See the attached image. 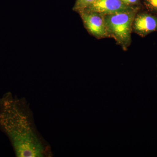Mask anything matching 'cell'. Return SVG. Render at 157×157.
<instances>
[{"mask_svg": "<svg viewBox=\"0 0 157 157\" xmlns=\"http://www.w3.org/2000/svg\"><path fill=\"white\" fill-rule=\"evenodd\" d=\"M140 10L104 15L109 38H113L124 50H127L132 43L133 21Z\"/></svg>", "mask_w": 157, "mask_h": 157, "instance_id": "obj_1", "label": "cell"}, {"mask_svg": "<svg viewBox=\"0 0 157 157\" xmlns=\"http://www.w3.org/2000/svg\"><path fill=\"white\" fill-rule=\"evenodd\" d=\"M78 13L84 27L90 35L98 39L109 38L103 14L86 10Z\"/></svg>", "mask_w": 157, "mask_h": 157, "instance_id": "obj_2", "label": "cell"}, {"mask_svg": "<svg viewBox=\"0 0 157 157\" xmlns=\"http://www.w3.org/2000/svg\"><path fill=\"white\" fill-rule=\"evenodd\" d=\"M140 6L136 7L127 6L121 0H96L94 2L83 10L94 11L103 15H106L140 10Z\"/></svg>", "mask_w": 157, "mask_h": 157, "instance_id": "obj_3", "label": "cell"}, {"mask_svg": "<svg viewBox=\"0 0 157 157\" xmlns=\"http://www.w3.org/2000/svg\"><path fill=\"white\" fill-rule=\"evenodd\" d=\"M144 37L153 32L157 31V15L148 12L138 11L135 15L132 32Z\"/></svg>", "mask_w": 157, "mask_h": 157, "instance_id": "obj_4", "label": "cell"}, {"mask_svg": "<svg viewBox=\"0 0 157 157\" xmlns=\"http://www.w3.org/2000/svg\"><path fill=\"white\" fill-rule=\"evenodd\" d=\"M96 0H76L73 7V11L78 13L87 8L90 5L94 2Z\"/></svg>", "mask_w": 157, "mask_h": 157, "instance_id": "obj_5", "label": "cell"}, {"mask_svg": "<svg viewBox=\"0 0 157 157\" xmlns=\"http://www.w3.org/2000/svg\"><path fill=\"white\" fill-rule=\"evenodd\" d=\"M143 4L148 12L157 15V0H143Z\"/></svg>", "mask_w": 157, "mask_h": 157, "instance_id": "obj_6", "label": "cell"}, {"mask_svg": "<svg viewBox=\"0 0 157 157\" xmlns=\"http://www.w3.org/2000/svg\"><path fill=\"white\" fill-rule=\"evenodd\" d=\"M122 2L127 6L136 7L140 6V0H121Z\"/></svg>", "mask_w": 157, "mask_h": 157, "instance_id": "obj_7", "label": "cell"}]
</instances>
